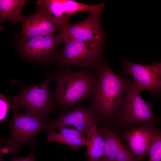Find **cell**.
<instances>
[{"mask_svg": "<svg viewBox=\"0 0 161 161\" xmlns=\"http://www.w3.org/2000/svg\"><path fill=\"white\" fill-rule=\"evenodd\" d=\"M96 91L93 102L97 117L105 126L112 125L114 116L123 104L128 78L116 74L107 60L96 69Z\"/></svg>", "mask_w": 161, "mask_h": 161, "instance_id": "1", "label": "cell"}, {"mask_svg": "<svg viewBox=\"0 0 161 161\" xmlns=\"http://www.w3.org/2000/svg\"><path fill=\"white\" fill-rule=\"evenodd\" d=\"M96 70L72 71L69 68L51 73V80L56 85L55 103L61 111H67L86 99L93 101L96 91Z\"/></svg>", "mask_w": 161, "mask_h": 161, "instance_id": "2", "label": "cell"}, {"mask_svg": "<svg viewBox=\"0 0 161 161\" xmlns=\"http://www.w3.org/2000/svg\"><path fill=\"white\" fill-rule=\"evenodd\" d=\"M125 98L122 106L117 112L112 128L119 133L133 126L156 127L160 120L154 117L153 106L142 97L133 80L128 78Z\"/></svg>", "mask_w": 161, "mask_h": 161, "instance_id": "3", "label": "cell"}, {"mask_svg": "<svg viewBox=\"0 0 161 161\" xmlns=\"http://www.w3.org/2000/svg\"><path fill=\"white\" fill-rule=\"evenodd\" d=\"M64 44L55 62L58 69L77 66L83 70H96L103 61L105 42L64 39Z\"/></svg>", "mask_w": 161, "mask_h": 161, "instance_id": "4", "label": "cell"}, {"mask_svg": "<svg viewBox=\"0 0 161 161\" xmlns=\"http://www.w3.org/2000/svg\"><path fill=\"white\" fill-rule=\"evenodd\" d=\"M13 118L10 121V136L4 141V149L15 158L21 145L28 143L32 148L35 138L41 131L49 127V120H42L27 112L22 113L18 108L13 106Z\"/></svg>", "mask_w": 161, "mask_h": 161, "instance_id": "5", "label": "cell"}, {"mask_svg": "<svg viewBox=\"0 0 161 161\" xmlns=\"http://www.w3.org/2000/svg\"><path fill=\"white\" fill-rule=\"evenodd\" d=\"M49 71L41 84L29 86H22L20 93L9 97L13 106L25 109L26 112L44 121H48V115L55 109V103L52 93L49 89L51 80Z\"/></svg>", "mask_w": 161, "mask_h": 161, "instance_id": "6", "label": "cell"}, {"mask_svg": "<svg viewBox=\"0 0 161 161\" xmlns=\"http://www.w3.org/2000/svg\"><path fill=\"white\" fill-rule=\"evenodd\" d=\"M21 39L19 47L23 55L32 60L47 64L57 61L59 55L57 49L63 42V37L59 33Z\"/></svg>", "mask_w": 161, "mask_h": 161, "instance_id": "7", "label": "cell"}, {"mask_svg": "<svg viewBox=\"0 0 161 161\" xmlns=\"http://www.w3.org/2000/svg\"><path fill=\"white\" fill-rule=\"evenodd\" d=\"M123 72L131 76L135 86L140 92L149 91L156 97H160L161 89V63L157 61L148 65L132 62L125 58Z\"/></svg>", "mask_w": 161, "mask_h": 161, "instance_id": "8", "label": "cell"}, {"mask_svg": "<svg viewBox=\"0 0 161 161\" xmlns=\"http://www.w3.org/2000/svg\"><path fill=\"white\" fill-rule=\"evenodd\" d=\"M59 114L57 119L49 120L47 132L72 125L83 134L93 125L100 126L94 105L84 106L78 104L70 111H60Z\"/></svg>", "mask_w": 161, "mask_h": 161, "instance_id": "9", "label": "cell"}, {"mask_svg": "<svg viewBox=\"0 0 161 161\" xmlns=\"http://www.w3.org/2000/svg\"><path fill=\"white\" fill-rule=\"evenodd\" d=\"M102 13H91L84 20L73 24L60 26L64 39L105 42L106 36L101 25Z\"/></svg>", "mask_w": 161, "mask_h": 161, "instance_id": "10", "label": "cell"}, {"mask_svg": "<svg viewBox=\"0 0 161 161\" xmlns=\"http://www.w3.org/2000/svg\"><path fill=\"white\" fill-rule=\"evenodd\" d=\"M60 26L69 23L70 16L77 13L86 11L91 13H102L103 3L88 4L72 0H39Z\"/></svg>", "mask_w": 161, "mask_h": 161, "instance_id": "11", "label": "cell"}, {"mask_svg": "<svg viewBox=\"0 0 161 161\" xmlns=\"http://www.w3.org/2000/svg\"><path fill=\"white\" fill-rule=\"evenodd\" d=\"M37 11L27 16H23L21 21L22 29L19 34L21 38L47 35L59 32L60 25L42 5L37 2Z\"/></svg>", "mask_w": 161, "mask_h": 161, "instance_id": "12", "label": "cell"}, {"mask_svg": "<svg viewBox=\"0 0 161 161\" xmlns=\"http://www.w3.org/2000/svg\"><path fill=\"white\" fill-rule=\"evenodd\" d=\"M160 129L157 127H131L123 136L138 161L148 155L152 143Z\"/></svg>", "mask_w": 161, "mask_h": 161, "instance_id": "13", "label": "cell"}, {"mask_svg": "<svg viewBox=\"0 0 161 161\" xmlns=\"http://www.w3.org/2000/svg\"><path fill=\"white\" fill-rule=\"evenodd\" d=\"M100 130L105 142L103 159L106 161H138L128 146L121 140L118 132L106 126Z\"/></svg>", "mask_w": 161, "mask_h": 161, "instance_id": "14", "label": "cell"}, {"mask_svg": "<svg viewBox=\"0 0 161 161\" xmlns=\"http://www.w3.org/2000/svg\"><path fill=\"white\" fill-rule=\"evenodd\" d=\"M59 129L60 131L58 133L56 132L55 130L48 132L49 134L45 142H56L64 144L71 147L75 151L80 147L86 146L87 138L76 129L64 127Z\"/></svg>", "mask_w": 161, "mask_h": 161, "instance_id": "15", "label": "cell"}, {"mask_svg": "<svg viewBox=\"0 0 161 161\" xmlns=\"http://www.w3.org/2000/svg\"><path fill=\"white\" fill-rule=\"evenodd\" d=\"M86 151L85 156L88 161H97L104 155L105 142L102 131L95 125L86 131Z\"/></svg>", "mask_w": 161, "mask_h": 161, "instance_id": "16", "label": "cell"}, {"mask_svg": "<svg viewBox=\"0 0 161 161\" xmlns=\"http://www.w3.org/2000/svg\"><path fill=\"white\" fill-rule=\"evenodd\" d=\"M26 0H0V31L1 23L8 20L15 23L21 21L22 9L27 2Z\"/></svg>", "mask_w": 161, "mask_h": 161, "instance_id": "17", "label": "cell"}, {"mask_svg": "<svg viewBox=\"0 0 161 161\" xmlns=\"http://www.w3.org/2000/svg\"><path fill=\"white\" fill-rule=\"evenodd\" d=\"M148 161H161V133L159 129L150 147Z\"/></svg>", "mask_w": 161, "mask_h": 161, "instance_id": "18", "label": "cell"}, {"mask_svg": "<svg viewBox=\"0 0 161 161\" xmlns=\"http://www.w3.org/2000/svg\"><path fill=\"white\" fill-rule=\"evenodd\" d=\"M13 106L9 100H6L3 96H0V121L6 117L7 112Z\"/></svg>", "mask_w": 161, "mask_h": 161, "instance_id": "19", "label": "cell"}, {"mask_svg": "<svg viewBox=\"0 0 161 161\" xmlns=\"http://www.w3.org/2000/svg\"><path fill=\"white\" fill-rule=\"evenodd\" d=\"M35 150L33 148L30 155L28 157H22L18 158H14L11 161H36L35 157Z\"/></svg>", "mask_w": 161, "mask_h": 161, "instance_id": "20", "label": "cell"}, {"mask_svg": "<svg viewBox=\"0 0 161 161\" xmlns=\"http://www.w3.org/2000/svg\"><path fill=\"white\" fill-rule=\"evenodd\" d=\"M1 150L0 147V161H4L2 154Z\"/></svg>", "mask_w": 161, "mask_h": 161, "instance_id": "21", "label": "cell"}, {"mask_svg": "<svg viewBox=\"0 0 161 161\" xmlns=\"http://www.w3.org/2000/svg\"><path fill=\"white\" fill-rule=\"evenodd\" d=\"M97 161H106L103 159L102 158H100L99 160H98Z\"/></svg>", "mask_w": 161, "mask_h": 161, "instance_id": "22", "label": "cell"}]
</instances>
